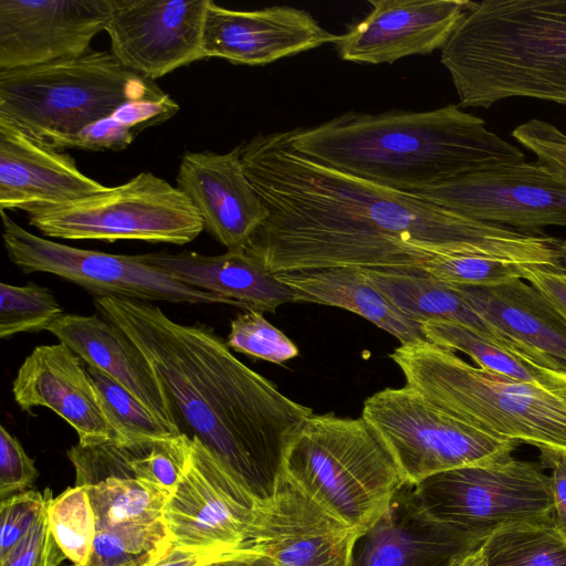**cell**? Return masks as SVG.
<instances>
[{
  "label": "cell",
  "mask_w": 566,
  "mask_h": 566,
  "mask_svg": "<svg viewBox=\"0 0 566 566\" xmlns=\"http://www.w3.org/2000/svg\"><path fill=\"white\" fill-rule=\"evenodd\" d=\"M241 159L268 218L247 251L273 273L326 268H423L437 254H479L549 265L555 240L473 220L323 165L286 132L241 144Z\"/></svg>",
  "instance_id": "cell-1"
},
{
  "label": "cell",
  "mask_w": 566,
  "mask_h": 566,
  "mask_svg": "<svg viewBox=\"0 0 566 566\" xmlns=\"http://www.w3.org/2000/svg\"><path fill=\"white\" fill-rule=\"evenodd\" d=\"M94 304L147 359L179 434L199 440L252 495L266 496L289 438L313 410L243 364L206 324L177 323L145 301Z\"/></svg>",
  "instance_id": "cell-2"
},
{
  "label": "cell",
  "mask_w": 566,
  "mask_h": 566,
  "mask_svg": "<svg viewBox=\"0 0 566 566\" xmlns=\"http://www.w3.org/2000/svg\"><path fill=\"white\" fill-rule=\"evenodd\" d=\"M286 135L308 158L406 192L525 161L520 148L453 104L426 112H349Z\"/></svg>",
  "instance_id": "cell-3"
},
{
  "label": "cell",
  "mask_w": 566,
  "mask_h": 566,
  "mask_svg": "<svg viewBox=\"0 0 566 566\" xmlns=\"http://www.w3.org/2000/svg\"><path fill=\"white\" fill-rule=\"evenodd\" d=\"M440 61L464 107L511 97L566 107V0L476 2Z\"/></svg>",
  "instance_id": "cell-4"
},
{
  "label": "cell",
  "mask_w": 566,
  "mask_h": 566,
  "mask_svg": "<svg viewBox=\"0 0 566 566\" xmlns=\"http://www.w3.org/2000/svg\"><path fill=\"white\" fill-rule=\"evenodd\" d=\"M389 356L407 386L458 420L499 440L566 451V408L541 385L474 367L427 339Z\"/></svg>",
  "instance_id": "cell-5"
},
{
  "label": "cell",
  "mask_w": 566,
  "mask_h": 566,
  "mask_svg": "<svg viewBox=\"0 0 566 566\" xmlns=\"http://www.w3.org/2000/svg\"><path fill=\"white\" fill-rule=\"evenodd\" d=\"M281 473L360 535L407 483L375 429L333 412L305 418L289 438Z\"/></svg>",
  "instance_id": "cell-6"
},
{
  "label": "cell",
  "mask_w": 566,
  "mask_h": 566,
  "mask_svg": "<svg viewBox=\"0 0 566 566\" xmlns=\"http://www.w3.org/2000/svg\"><path fill=\"white\" fill-rule=\"evenodd\" d=\"M163 90L106 51L0 71V119L53 149L127 101Z\"/></svg>",
  "instance_id": "cell-7"
},
{
  "label": "cell",
  "mask_w": 566,
  "mask_h": 566,
  "mask_svg": "<svg viewBox=\"0 0 566 566\" xmlns=\"http://www.w3.org/2000/svg\"><path fill=\"white\" fill-rule=\"evenodd\" d=\"M28 219L44 237L67 240L184 245L205 229L189 198L150 171L91 197L32 210Z\"/></svg>",
  "instance_id": "cell-8"
},
{
  "label": "cell",
  "mask_w": 566,
  "mask_h": 566,
  "mask_svg": "<svg viewBox=\"0 0 566 566\" xmlns=\"http://www.w3.org/2000/svg\"><path fill=\"white\" fill-rule=\"evenodd\" d=\"M360 417L378 433L409 484L510 457L517 446L458 420L407 385L369 396Z\"/></svg>",
  "instance_id": "cell-9"
},
{
  "label": "cell",
  "mask_w": 566,
  "mask_h": 566,
  "mask_svg": "<svg viewBox=\"0 0 566 566\" xmlns=\"http://www.w3.org/2000/svg\"><path fill=\"white\" fill-rule=\"evenodd\" d=\"M411 485L431 517L489 535L511 524L554 522L549 475L538 464L512 455Z\"/></svg>",
  "instance_id": "cell-10"
},
{
  "label": "cell",
  "mask_w": 566,
  "mask_h": 566,
  "mask_svg": "<svg viewBox=\"0 0 566 566\" xmlns=\"http://www.w3.org/2000/svg\"><path fill=\"white\" fill-rule=\"evenodd\" d=\"M2 238L11 262L23 273L45 272L86 290L94 297L189 304H226L220 295L175 280L140 254H112L74 248L35 235L1 210Z\"/></svg>",
  "instance_id": "cell-11"
},
{
  "label": "cell",
  "mask_w": 566,
  "mask_h": 566,
  "mask_svg": "<svg viewBox=\"0 0 566 566\" xmlns=\"http://www.w3.org/2000/svg\"><path fill=\"white\" fill-rule=\"evenodd\" d=\"M412 193L463 217L523 232L566 228V177L537 160L468 172Z\"/></svg>",
  "instance_id": "cell-12"
},
{
  "label": "cell",
  "mask_w": 566,
  "mask_h": 566,
  "mask_svg": "<svg viewBox=\"0 0 566 566\" xmlns=\"http://www.w3.org/2000/svg\"><path fill=\"white\" fill-rule=\"evenodd\" d=\"M191 441L190 465L164 509L170 543L219 552L250 547L259 499L247 491L199 440Z\"/></svg>",
  "instance_id": "cell-13"
},
{
  "label": "cell",
  "mask_w": 566,
  "mask_h": 566,
  "mask_svg": "<svg viewBox=\"0 0 566 566\" xmlns=\"http://www.w3.org/2000/svg\"><path fill=\"white\" fill-rule=\"evenodd\" d=\"M359 536L280 472L256 501L250 544L275 566H352Z\"/></svg>",
  "instance_id": "cell-14"
},
{
  "label": "cell",
  "mask_w": 566,
  "mask_h": 566,
  "mask_svg": "<svg viewBox=\"0 0 566 566\" xmlns=\"http://www.w3.org/2000/svg\"><path fill=\"white\" fill-rule=\"evenodd\" d=\"M209 0H113L105 31L111 53L129 71L155 81L205 59Z\"/></svg>",
  "instance_id": "cell-15"
},
{
  "label": "cell",
  "mask_w": 566,
  "mask_h": 566,
  "mask_svg": "<svg viewBox=\"0 0 566 566\" xmlns=\"http://www.w3.org/2000/svg\"><path fill=\"white\" fill-rule=\"evenodd\" d=\"M113 0H0V71L82 56Z\"/></svg>",
  "instance_id": "cell-16"
},
{
  "label": "cell",
  "mask_w": 566,
  "mask_h": 566,
  "mask_svg": "<svg viewBox=\"0 0 566 566\" xmlns=\"http://www.w3.org/2000/svg\"><path fill=\"white\" fill-rule=\"evenodd\" d=\"M369 13L338 35L344 61L394 63L442 49L473 9L470 0H369Z\"/></svg>",
  "instance_id": "cell-17"
},
{
  "label": "cell",
  "mask_w": 566,
  "mask_h": 566,
  "mask_svg": "<svg viewBox=\"0 0 566 566\" xmlns=\"http://www.w3.org/2000/svg\"><path fill=\"white\" fill-rule=\"evenodd\" d=\"M488 536L431 517L406 483L382 516L357 538L352 566H457Z\"/></svg>",
  "instance_id": "cell-18"
},
{
  "label": "cell",
  "mask_w": 566,
  "mask_h": 566,
  "mask_svg": "<svg viewBox=\"0 0 566 566\" xmlns=\"http://www.w3.org/2000/svg\"><path fill=\"white\" fill-rule=\"evenodd\" d=\"M338 35L324 29L302 9L273 6L233 10L209 0L202 35L205 59L233 64L265 65L328 43Z\"/></svg>",
  "instance_id": "cell-19"
},
{
  "label": "cell",
  "mask_w": 566,
  "mask_h": 566,
  "mask_svg": "<svg viewBox=\"0 0 566 566\" xmlns=\"http://www.w3.org/2000/svg\"><path fill=\"white\" fill-rule=\"evenodd\" d=\"M176 182L198 210L205 230L227 251L244 250L268 218L244 171L241 145L223 154L186 151Z\"/></svg>",
  "instance_id": "cell-20"
},
{
  "label": "cell",
  "mask_w": 566,
  "mask_h": 566,
  "mask_svg": "<svg viewBox=\"0 0 566 566\" xmlns=\"http://www.w3.org/2000/svg\"><path fill=\"white\" fill-rule=\"evenodd\" d=\"M12 392L23 411L41 406L59 415L76 431L82 447L117 440L86 365L63 343L36 346L20 366Z\"/></svg>",
  "instance_id": "cell-21"
},
{
  "label": "cell",
  "mask_w": 566,
  "mask_h": 566,
  "mask_svg": "<svg viewBox=\"0 0 566 566\" xmlns=\"http://www.w3.org/2000/svg\"><path fill=\"white\" fill-rule=\"evenodd\" d=\"M107 188L83 174L69 154L38 143L0 119V210L28 213Z\"/></svg>",
  "instance_id": "cell-22"
},
{
  "label": "cell",
  "mask_w": 566,
  "mask_h": 566,
  "mask_svg": "<svg viewBox=\"0 0 566 566\" xmlns=\"http://www.w3.org/2000/svg\"><path fill=\"white\" fill-rule=\"evenodd\" d=\"M371 284L409 318L469 327L537 369L566 370V364L511 337L483 318L457 289L421 268L361 269Z\"/></svg>",
  "instance_id": "cell-23"
},
{
  "label": "cell",
  "mask_w": 566,
  "mask_h": 566,
  "mask_svg": "<svg viewBox=\"0 0 566 566\" xmlns=\"http://www.w3.org/2000/svg\"><path fill=\"white\" fill-rule=\"evenodd\" d=\"M140 255L182 284L220 295L244 311L274 313L295 302L293 291L247 249L219 255L190 251Z\"/></svg>",
  "instance_id": "cell-24"
},
{
  "label": "cell",
  "mask_w": 566,
  "mask_h": 566,
  "mask_svg": "<svg viewBox=\"0 0 566 566\" xmlns=\"http://www.w3.org/2000/svg\"><path fill=\"white\" fill-rule=\"evenodd\" d=\"M48 332L86 366L105 374L146 405L169 428L174 423L160 385L138 347L101 314H63Z\"/></svg>",
  "instance_id": "cell-25"
},
{
  "label": "cell",
  "mask_w": 566,
  "mask_h": 566,
  "mask_svg": "<svg viewBox=\"0 0 566 566\" xmlns=\"http://www.w3.org/2000/svg\"><path fill=\"white\" fill-rule=\"evenodd\" d=\"M460 295L483 318L511 337L566 361V321L524 279L495 286H458Z\"/></svg>",
  "instance_id": "cell-26"
},
{
  "label": "cell",
  "mask_w": 566,
  "mask_h": 566,
  "mask_svg": "<svg viewBox=\"0 0 566 566\" xmlns=\"http://www.w3.org/2000/svg\"><path fill=\"white\" fill-rule=\"evenodd\" d=\"M295 302L316 303L353 312L396 337L401 344L426 339L422 324L401 313L358 268H326L276 273Z\"/></svg>",
  "instance_id": "cell-27"
},
{
  "label": "cell",
  "mask_w": 566,
  "mask_h": 566,
  "mask_svg": "<svg viewBox=\"0 0 566 566\" xmlns=\"http://www.w3.org/2000/svg\"><path fill=\"white\" fill-rule=\"evenodd\" d=\"M83 488L94 511L96 531L145 544L170 542L164 521L170 493L134 479L109 478Z\"/></svg>",
  "instance_id": "cell-28"
},
{
  "label": "cell",
  "mask_w": 566,
  "mask_h": 566,
  "mask_svg": "<svg viewBox=\"0 0 566 566\" xmlns=\"http://www.w3.org/2000/svg\"><path fill=\"white\" fill-rule=\"evenodd\" d=\"M166 92L125 102L109 115L82 129L69 148L90 151L126 149L145 129L163 124L179 111Z\"/></svg>",
  "instance_id": "cell-29"
},
{
  "label": "cell",
  "mask_w": 566,
  "mask_h": 566,
  "mask_svg": "<svg viewBox=\"0 0 566 566\" xmlns=\"http://www.w3.org/2000/svg\"><path fill=\"white\" fill-rule=\"evenodd\" d=\"M486 566H566V538L554 522L502 526L483 544Z\"/></svg>",
  "instance_id": "cell-30"
},
{
  "label": "cell",
  "mask_w": 566,
  "mask_h": 566,
  "mask_svg": "<svg viewBox=\"0 0 566 566\" xmlns=\"http://www.w3.org/2000/svg\"><path fill=\"white\" fill-rule=\"evenodd\" d=\"M422 331L427 340L442 348L468 355L482 369L520 381L541 385V369L517 358L467 326L444 321H428L422 323Z\"/></svg>",
  "instance_id": "cell-31"
},
{
  "label": "cell",
  "mask_w": 566,
  "mask_h": 566,
  "mask_svg": "<svg viewBox=\"0 0 566 566\" xmlns=\"http://www.w3.org/2000/svg\"><path fill=\"white\" fill-rule=\"evenodd\" d=\"M101 408L116 441L165 439L179 436L146 405L99 370L86 366Z\"/></svg>",
  "instance_id": "cell-32"
},
{
  "label": "cell",
  "mask_w": 566,
  "mask_h": 566,
  "mask_svg": "<svg viewBox=\"0 0 566 566\" xmlns=\"http://www.w3.org/2000/svg\"><path fill=\"white\" fill-rule=\"evenodd\" d=\"M52 533L74 566H85L96 536V522L88 494L83 486L66 489L50 502Z\"/></svg>",
  "instance_id": "cell-33"
},
{
  "label": "cell",
  "mask_w": 566,
  "mask_h": 566,
  "mask_svg": "<svg viewBox=\"0 0 566 566\" xmlns=\"http://www.w3.org/2000/svg\"><path fill=\"white\" fill-rule=\"evenodd\" d=\"M50 289L28 283L0 284V337L10 338L21 333H39L63 315Z\"/></svg>",
  "instance_id": "cell-34"
},
{
  "label": "cell",
  "mask_w": 566,
  "mask_h": 566,
  "mask_svg": "<svg viewBox=\"0 0 566 566\" xmlns=\"http://www.w3.org/2000/svg\"><path fill=\"white\" fill-rule=\"evenodd\" d=\"M525 264L479 254H437L422 268L434 277L458 286H495L524 279Z\"/></svg>",
  "instance_id": "cell-35"
},
{
  "label": "cell",
  "mask_w": 566,
  "mask_h": 566,
  "mask_svg": "<svg viewBox=\"0 0 566 566\" xmlns=\"http://www.w3.org/2000/svg\"><path fill=\"white\" fill-rule=\"evenodd\" d=\"M226 343L230 349L277 365L298 356L297 346L256 311L231 321Z\"/></svg>",
  "instance_id": "cell-36"
},
{
  "label": "cell",
  "mask_w": 566,
  "mask_h": 566,
  "mask_svg": "<svg viewBox=\"0 0 566 566\" xmlns=\"http://www.w3.org/2000/svg\"><path fill=\"white\" fill-rule=\"evenodd\" d=\"M52 499L50 489L44 494L27 490L0 502V557L31 530Z\"/></svg>",
  "instance_id": "cell-37"
},
{
  "label": "cell",
  "mask_w": 566,
  "mask_h": 566,
  "mask_svg": "<svg viewBox=\"0 0 566 566\" xmlns=\"http://www.w3.org/2000/svg\"><path fill=\"white\" fill-rule=\"evenodd\" d=\"M50 502L31 530L0 557V566H59L66 558L50 526Z\"/></svg>",
  "instance_id": "cell-38"
},
{
  "label": "cell",
  "mask_w": 566,
  "mask_h": 566,
  "mask_svg": "<svg viewBox=\"0 0 566 566\" xmlns=\"http://www.w3.org/2000/svg\"><path fill=\"white\" fill-rule=\"evenodd\" d=\"M512 136L531 150L537 161L566 177V134L551 123L531 119L513 129Z\"/></svg>",
  "instance_id": "cell-39"
},
{
  "label": "cell",
  "mask_w": 566,
  "mask_h": 566,
  "mask_svg": "<svg viewBox=\"0 0 566 566\" xmlns=\"http://www.w3.org/2000/svg\"><path fill=\"white\" fill-rule=\"evenodd\" d=\"M39 475L20 441L0 426V502L27 491Z\"/></svg>",
  "instance_id": "cell-40"
},
{
  "label": "cell",
  "mask_w": 566,
  "mask_h": 566,
  "mask_svg": "<svg viewBox=\"0 0 566 566\" xmlns=\"http://www.w3.org/2000/svg\"><path fill=\"white\" fill-rule=\"evenodd\" d=\"M541 463L551 469L554 524L566 538V451L538 449Z\"/></svg>",
  "instance_id": "cell-41"
},
{
  "label": "cell",
  "mask_w": 566,
  "mask_h": 566,
  "mask_svg": "<svg viewBox=\"0 0 566 566\" xmlns=\"http://www.w3.org/2000/svg\"><path fill=\"white\" fill-rule=\"evenodd\" d=\"M524 280L535 286L566 321V268L525 264Z\"/></svg>",
  "instance_id": "cell-42"
},
{
  "label": "cell",
  "mask_w": 566,
  "mask_h": 566,
  "mask_svg": "<svg viewBox=\"0 0 566 566\" xmlns=\"http://www.w3.org/2000/svg\"><path fill=\"white\" fill-rule=\"evenodd\" d=\"M238 552L195 549L171 544L161 556L145 566H202L214 559Z\"/></svg>",
  "instance_id": "cell-43"
},
{
  "label": "cell",
  "mask_w": 566,
  "mask_h": 566,
  "mask_svg": "<svg viewBox=\"0 0 566 566\" xmlns=\"http://www.w3.org/2000/svg\"><path fill=\"white\" fill-rule=\"evenodd\" d=\"M202 566H275L266 556L258 553L252 546L238 553L214 559Z\"/></svg>",
  "instance_id": "cell-44"
},
{
  "label": "cell",
  "mask_w": 566,
  "mask_h": 566,
  "mask_svg": "<svg viewBox=\"0 0 566 566\" xmlns=\"http://www.w3.org/2000/svg\"><path fill=\"white\" fill-rule=\"evenodd\" d=\"M541 386L552 392L566 408V371L541 369Z\"/></svg>",
  "instance_id": "cell-45"
},
{
  "label": "cell",
  "mask_w": 566,
  "mask_h": 566,
  "mask_svg": "<svg viewBox=\"0 0 566 566\" xmlns=\"http://www.w3.org/2000/svg\"><path fill=\"white\" fill-rule=\"evenodd\" d=\"M457 566H486L483 545L464 557Z\"/></svg>",
  "instance_id": "cell-46"
},
{
  "label": "cell",
  "mask_w": 566,
  "mask_h": 566,
  "mask_svg": "<svg viewBox=\"0 0 566 566\" xmlns=\"http://www.w3.org/2000/svg\"><path fill=\"white\" fill-rule=\"evenodd\" d=\"M559 250H560V253H562L563 262L566 265V240L560 242Z\"/></svg>",
  "instance_id": "cell-47"
}]
</instances>
